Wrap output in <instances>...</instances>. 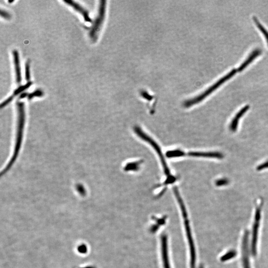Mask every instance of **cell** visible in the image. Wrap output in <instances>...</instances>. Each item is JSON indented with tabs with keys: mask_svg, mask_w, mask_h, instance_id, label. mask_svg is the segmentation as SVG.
<instances>
[{
	"mask_svg": "<svg viewBox=\"0 0 268 268\" xmlns=\"http://www.w3.org/2000/svg\"><path fill=\"white\" fill-rule=\"evenodd\" d=\"M140 162H133V163H129L127 164V166H125V168L124 169L126 171L128 170H137L139 169V166L140 164Z\"/></svg>",
	"mask_w": 268,
	"mask_h": 268,
	"instance_id": "cell-12",
	"label": "cell"
},
{
	"mask_svg": "<svg viewBox=\"0 0 268 268\" xmlns=\"http://www.w3.org/2000/svg\"><path fill=\"white\" fill-rule=\"evenodd\" d=\"M249 108V106L246 105L241 109L238 113H237L234 118L233 119V120L231 121V124L229 126V129L231 131L234 132L236 131L237 126H238L239 119L243 116V115L247 111Z\"/></svg>",
	"mask_w": 268,
	"mask_h": 268,
	"instance_id": "cell-7",
	"label": "cell"
},
{
	"mask_svg": "<svg viewBox=\"0 0 268 268\" xmlns=\"http://www.w3.org/2000/svg\"><path fill=\"white\" fill-rule=\"evenodd\" d=\"M13 2V1H8V2H9V3H12V2Z\"/></svg>",
	"mask_w": 268,
	"mask_h": 268,
	"instance_id": "cell-18",
	"label": "cell"
},
{
	"mask_svg": "<svg viewBox=\"0 0 268 268\" xmlns=\"http://www.w3.org/2000/svg\"><path fill=\"white\" fill-rule=\"evenodd\" d=\"M13 63L15 67L16 82L17 84L20 85L22 80V77H21V67L20 64L19 52L17 50H13Z\"/></svg>",
	"mask_w": 268,
	"mask_h": 268,
	"instance_id": "cell-5",
	"label": "cell"
},
{
	"mask_svg": "<svg viewBox=\"0 0 268 268\" xmlns=\"http://www.w3.org/2000/svg\"><path fill=\"white\" fill-rule=\"evenodd\" d=\"M268 168V161L258 166L257 167V170H259V171H260L261 170L264 169L265 168Z\"/></svg>",
	"mask_w": 268,
	"mask_h": 268,
	"instance_id": "cell-17",
	"label": "cell"
},
{
	"mask_svg": "<svg viewBox=\"0 0 268 268\" xmlns=\"http://www.w3.org/2000/svg\"><path fill=\"white\" fill-rule=\"evenodd\" d=\"M25 77L26 80L28 81V82H30V64H29V61H28L25 64Z\"/></svg>",
	"mask_w": 268,
	"mask_h": 268,
	"instance_id": "cell-14",
	"label": "cell"
},
{
	"mask_svg": "<svg viewBox=\"0 0 268 268\" xmlns=\"http://www.w3.org/2000/svg\"><path fill=\"white\" fill-rule=\"evenodd\" d=\"M184 153L180 150H176V151H168L166 153V155L168 158H176V157H180L183 156L184 155Z\"/></svg>",
	"mask_w": 268,
	"mask_h": 268,
	"instance_id": "cell-11",
	"label": "cell"
},
{
	"mask_svg": "<svg viewBox=\"0 0 268 268\" xmlns=\"http://www.w3.org/2000/svg\"><path fill=\"white\" fill-rule=\"evenodd\" d=\"M1 16L2 17H3L4 19L6 20H9L11 19V16L9 13H8L7 11L4 9H1Z\"/></svg>",
	"mask_w": 268,
	"mask_h": 268,
	"instance_id": "cell-16",
	"label": "cell"
},
{
	"mask_svg": "<svg viewBox=\"0 0 268 268\" xmlns=\"http://www.w3.org/2000/svg\"><path fill=\"white\" fill-rule=\"evenodd\" d=\"M237 72V70H236V69H233V70H231L230 72H229L227 75L223 76V78H221L220 80L216 82L214 84H213V86L210 87L207 90L205 91L204 93H202L199 96H197L191 100L186 101L184 104L185 106L189 107L197 104L198 103L200 102L201 101L204 100V99H205L207 96H208L210 94L212 93L214 91L216 90L217 88H218V87H220L221 84H223V83L227 81V80H229V79L232 78L233 76H234V75Z\"/></svg>",
	"mask_w": 268,
	"mask_h": 268,
	"instance_id": "cell-2",
	"label": "cell"
},
{
	"mask_svg": "<svg viewBox=\"0 0 268 268\" xmlns=\"http://www.w3.org/2000/svg\"><path fill=\"white\" fill-rule=\"evenodd\" d=\"M105 10H106V1H101L99 5L98 14L95 22H93L91 30L89 32V37L93 41L97 40L99 34L102 26L103 22L105 17Z\"/></svg>",
	"mask_w": 268,
	"mask_h": 268,
	"instance_id": "cell-3",
	"label": "cell"
},
{
	"mask_svg": "<svg viewBox=\"0 0 268 268\" xmlns=\"http://www.w3.org/2000/svg\"><path fill=\"white\" fill-rule=\"evenodd\" d=\"M188 155L195 157H204V158H217L219 159H222L224 158L223 154L218 152H191L188 154Z\"/></svg>",
	"mask_w": 268,
	"mask_h": 268,
	"instance_id": "cell-8",
	"label": "cell"
},
{
	"mask_svg": "<svg viewBox=\"0 0 268 268\" xmlns=\"http://www.w3.org/2000/svg\"><path fill=\"white\" fill-rule=\"evenodd\" d=\"M135 132L141 139L143 140H145L146 142H148L151 146H153V147L156 151V153H158V154L159 155L160 160H161V162H162V164L163 165L164 173H166V175L167 176V179H166V181L164 182V185L171 184V183H173L174 182H175L176 181V179H175L174 177L171 175L169 170L168 167H167V164L166 163V160L164 159L163 155L162 154V151H161V150H160V147H158V144L151 138H150L149 136L146 135V134L144 133V132L142 131V130L139 127H136L135 128Z\"/></svg>",
	"mask_w": 268,
	"mask_h": 268,
	"instance_id": "cell-1",
	"label": "cell"
},
{
	"mask_svg": "<svg viewBox=\"0 0 268 268\" xmlns=\"http://www.w3.org/2000/svg\"><path fill=\"white\" fill-rule=\"evenodd\" d=\"M32 82H28L26 83V84H24V85L20 86L19 87H17V89H15L13 94V95H12V96H13V97H15V96H17V95H19L20 93H21L22 91H24L29 88V87L32 86Z\"/></svg>",
	"mask_w": 268,
	"mask_h": 268,
	"instance_id": "cell-10",
	"label": "cell"
},
{
	"mask_svg": "<svg viewBox=\"0 0 268 268\" xmlns=\"http://www.w3.org/2000/svg\"><path fill=\"white\" fill-rule=\"evenodd\" d=\"M261 50L260 49H256L253 51L251 53V54L247 58V59L244 62H243V63L239 66L238 69L237 70V72H241L243 70H244L246 68V67L248 66L258 56H259L261 54Z\"/></svg>",
	"mask_w": 268,
	"mask_h": 268,
	"instance_id": "cell-6",
	"label": "cell"
},
{
	"mask_svg": "<svg viewBox=\"0 0 268 268\" xmlns=\"http://www.w3.org/2000/svg\"><path fill=\"white\" fill-rule=\"evenodd\" d=\"M43 95V92L40 89H37L36 91H34L33 92L29 93L28 95V99H33L35 97H40L42 96Z\"/></svg>",
	"mask_w": 268,
	"mask_h": 268,
	"instance_id": "cell-13",
	"label": "cell"
},
{
	"mask_svg": "<svg viewBox=\"0 0 268 268\" xmlns=\"http://www.w3.org/2000/svg\"><path fill=\"white\" fill-rule=\"evenodd\" d=\"M253 19L254 21L255 22L256 25L257 26V28H259V30H260L262 33H263V35H264L266 39V40H267V43H268V30L266 29L265 28L263 25H262V24H261L260 22H259V20H258L257 19L256 17H253Z\"/></svg>",
	"mask_w": 268,
	"mask_h": 268,
	"instance_id": "cell-9",
	"label": "cell"
},
{
	"mask_svg": "<svg viewBox=\"0 0 268 268\" xmlns=\"http://www.w3.org/2000/svg\"><path fill=\"white\" fill-rule=\"evenodd\" d=\"M229 181L227 178H222L221 179H218L216 181V185L217 186H222L226 185L229 184Z\"/></svg>",
	"mask_w": 268,
	"mask_h": 268,
	"instance_id": "cell-15",
	"label": "cell"
},
{
	"mask_svg": "<svg viewBox=\"0 0 268 268\" xmlns=\"http://www.w3.org/2000/svg\"><path fill=\"white\" fill-rule=\"evenodd\" d=\"M65 3L67 4L68 5L70 6V7H72L75 10L79 12V13H80V15L83 16L84 20L87 22H91L92 21V20L91 19V17H89V13L88 11H87V9H85L84 7H82V6L80 5V4L76 3V2L74 1H68V0H64V1Z\"/></svg>",
	"mask_w": 268,
	"mask_h": 268,
	"instance_id": "cell-4",
	"label": "cell"
}]
</instances>
